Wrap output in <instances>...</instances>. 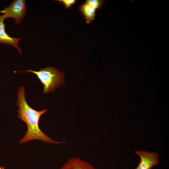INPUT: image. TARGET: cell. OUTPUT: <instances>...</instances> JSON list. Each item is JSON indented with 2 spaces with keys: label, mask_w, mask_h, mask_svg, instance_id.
I'll use <instances>...</instances> for the list:
<instances>
[{
  "label": "cell",
  "mask_w": 169,
  "mask_h": 169,
  "mask_svg": "<svg viewBox=\"0 0 169 169\" xmlns=\"http://www.w3.org/2000/svg\"><path fill=\"white\" fill-rule=\"evenodd\" d=\"M60 169H96L92 165L78 157L69 158Z\"/></svg>",
  "instance_id": "obj_6"
},
{
  "label": "cell",
  "mask_w": 169,
  "mask_h": 169,
  "mask_svg": "<svg viewBox=\"0 0 169 169\" xmlns=\"http://www.w3.org/2000/svg\"><path fill=\"white\" fill-rule=\"evenodd\" d=\"M23 72L32 73L36 75L44 85L43 93L44 94L54 92L64 81L63 72L53 66L48 67L38 71L28 69L20 72Z\"/></svg>",
  "instance_id": "obj_2"
},
{
  "label": "cell",
  "mask_w": 169,
  "mask_h": 169,
  "mask_svg": "<svg viewBox=\"0 0 169 169\" xmlns=\"http://www.w3.org/2000/svg\"><path fill=\"white\" fill-rule=\"evenodd\" d=\"M60 3L64 4L65 9H68L71 8L72 6L75 3L76 1L75 0H57Z\"/></svg>",
  "instance_id": "obj_9"
},
{
  "label": "cell",
  "mask_w": 169,
  "mask_h": 169,
  "mask_svg": "<svg viewBox=\"0 0 169 169\" xmlns=\"http://www.w3.org/2000/svg\"><path fill=\"white\" fill-rule=\"evenodd\" d=\"M5 19L3 14L0 15V43L12 45L21 54L22 51L18 46L19 41L21 38L12 37L7 33L5 29V25L4 23Z\"/></svg>",
  "instance_id": "obj_5"
},
{
  "label": "cell",
  "mask_w": 169,
  "mask_h": 169,
  "mask_svg": "<svg viewBox=\"0 0 169 169\" xmlns=\"http://www.w3.org/2000/svg\"><path fill=\"white\" fill-rule=\"evenodd\" d=\"M135 153L140 158V161L135 169H151L159 163V155L156 152L136 150Z\"/></svg>",
  "instance_id": "obj_4"
},
{
  "label": "cell",
  "mask_w": 169,
  "mask_h": 169,
  "mask_svg": "<svg viewBox=\"0 0 169 169\" xmlns=\"http://www.w3.org/2000/svg\"><path fill=\"white\" fill-rule=\"evenodd\" d=\"M0 169H2L1 166H0Z\"/></svg>",
  "instance_id": "obj_10"
},
{
  "label": "cell",
  "mask_w": 169,
  "mask_h": 169,
  "mask_svg": "<svg viewBox=\"0 0 169 169\" xmlns=\"http://www.w3.org/2000/svg\"><path fill=\"white\" fill-rule=\"evenodd\" d=\"M85 1L86 3L95 10L100 8L104 3V1L102 0H86Z\"/></svg>",
  "instance_id": "obj_8"
},
{
  "label": "cell",
  "mask_w": 169,
  "mask_h": 169,
  "mask_svg": "<svg viewBox=\"0 0 169 169\" xmlns=\"http://www.w3.org/2000/svg\"><path fill=\"white\" fill-rule=\"evenodd\" d=\"M26 2L24 0L13 1L9 6L6 7L0 13L3 14L6 19L12 18L17 24H20L26 14Z\"/></svg>",
  "instance_id": "obj_3"
},
{
  "label": "cell",
  "mask_w": 169,
  "mask_h": 169,
  "mask_svg": "<svg viewBox=\"0 0 169 169\" xmlns=\"http://www.w3.org/2000/svg\"><path fill=\"white\" fill-rule=\"evenodd\" d=\"M16 105L18 107V116L22 121L25 122L27 130L24 136L19 141L20 144H24L33 140H37L51 144H60L64 141H56L51 138L42 132L39 127L41 116L47 111L46 109L37 111L30 107L25 98V88L20 87L18 91Z\"/></svg>",
  "instance_id": "obj_1"
},
{
  "label": "cell",
  "mask_w": 169,
  "mask_h": 169,
  "mask_svg": "<svg viewBox=\"0 0 169 169\" xmlns=\"http://www.w3.org/2000/svg\"><path fill=\"white\" fill-rule=\"evenodd\" d=\"M79 9L84 16L87 23H90L94 20L96 16V10L88 4L85 3L79 6Z\"/></svg>",
  "instance_id": "obj_7"
}]
</instances>
